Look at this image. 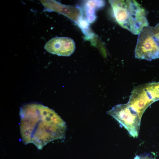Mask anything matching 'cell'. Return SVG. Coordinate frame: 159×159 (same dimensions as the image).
<instances>
[{"instance_id": "2", "label": "cell", "mask_w": 159, "mask_h": 159, "mask_svg": "<svg viewBox=\"0 0 159 159\" xmlns=\"http://www.w3.org/2000/svg\"><path fill=\"white\" fill-rule=\"evenodd\" d=\"M115 19L122 27L138 34L149 26L144 9L136 1L109 0Z\"/></svg>"}, {"instance_id": "11", "label": "cell", "mask_w": 159, "mask_h": 159, "mask_svg": "<svg viewBox=\"0 0 159 159\" xmlns=\"http://www.w3.org/2000/svg\"><path fill=\"white\" fill-rule=\"evenodd\" d=\"M134 159H140V157L139 156H136L134 158Z\"/></svg>"}, {"instance_id": "5", "label": "cell", "mask_w": 159, "mask_h": 159, "mask_svg": "<svg viewBox=\"0 0 159 159\" xmlns=\"http://www.w3.org/2000/svg\"><path fill=\"white\" fill-rule=\"evenodd\" d=\"M151 97L145 84L141 85L133 90L127 103L141 118L146 109L154 102Z\"/></svg>"}, {"instance_id": "9", "label": "cell", "mask_w": 159, "mask_h": 159, "mask_svg": "<svg viewBox=\"0 0 159 159\" xmlns=\"http://www.w3.org/2000/svg\"><path fill=\"white\" fill-rule=\"evenodd\" d=\"M154 37L159 44V22L154 27H152Z\"/></svg>"}, {"instance_id": "4", "label": "cell", "mask_w": 159, "mask_h": 159, "mask_svg": "<svg viewBox=\"0 0 159 159\" xmlns=\"http://www.w3.org/2000/svg\"><path fill=\"white\" fill-rule=\"evenodd\" d=\"M134 53L137 59L150 61L159 58V44L153 34L152 27H144L138 34Z\"/></svg>"}, {"instance_id": "6", "label": "cell", "mask_w": 159, "mask_h": 159, "mask_svg": "<svg viewBox=\"0 0 159 159\" xmlns=\"http://www.w3.org/2000/svg\"><path fill=\"white\" fill-rule=\"evenodd\" d=\"M44 48L49 53L58 56H69L74 52L75 44L74 40L70 38L56 37L47 42Z\"/></svg>"}, {"instance_id": "1", "label": "cell", "mask_w": 159, "mask_h": 159, "mask_svg": "<svg viewBox=\"0 0 159 159\" xmlns=\"http://www.w3.org/2000/svg\"><path fill=\"white\" fill-rule=\"evenodd\" d=\"M20 132L25 144L39 149L54 140L65 138V122L53 110L42 104H26L20 108Z\"/></svg>"}, {"instance_id": "10", "label": "cell", "mask_w": 159, "mask_h": 159, "mask_svg": "<svg viewBox=\"0 0 159 159\" xmlns=\"http://www.w3.org/2000/svg\"><path fill=\"white\" fill-rule=\"evenodd\" d=\"M140 159H153L149 157L148 155L140 156Z\"/></svg>"}, {"instance_id": "7", "label": "cell", "mask_w": 159, "mask_h": 159, "mask_svg": "<svg viewBox=\"0 0 159 159\" xmlns=\"http://www.w3.org/2000/svg\"><path fill=\"white\" fill-rule=\"evenodd\" d=\"M44 6V11H54L72 18V7L65 5L54 0H39Z\"/></svg>"}, {"instance_id": "8", "label": "cell", "mask_w": 159, "mask_h": 159, "mask_svg": "<svg viewBox=\"0 0 159 159\" xmlns=\"http://www.w3.org/2000/svg\"><path fill=\"white\" fill-rule=\"evenodd\" d=\"M145 87L155 102L159 100V82L145 84Z\"/></svg>"}, {"instance_id": "3", "label": "cell", "mask_w": 159, "mask_h": 159, "mask_svg": "<svg viewBox=\"0 0 159 159\" xmlns=\"http://www.w3.org/2000/svg\"><path fill=\"white\" fill-rule=\"evenodd\" d=\"M107 113L117 120L132 136H138L141 118L127 103L116 105Z\"/></svg>"}]
</instances>
